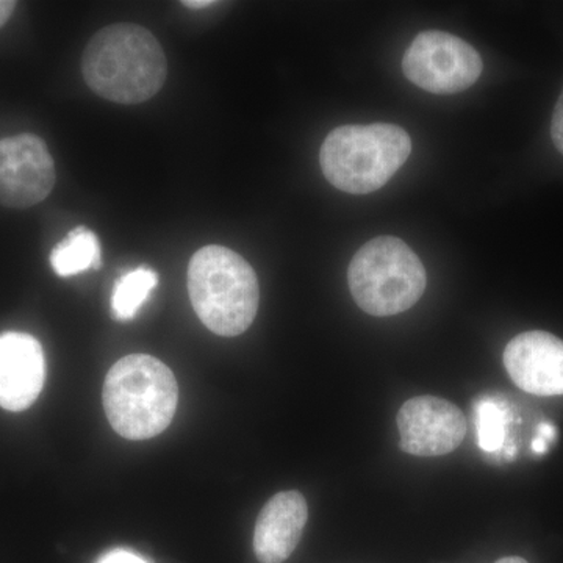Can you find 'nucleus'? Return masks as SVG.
Returning a JSON list of instances; mask_svg holds the SVG:
<instances>
[{"label":"nucleus","mask_w":563,"mask_h":563,"mask_svg":"<svg viewBox=\"0 0 563 563\" xmlns=\"http://www.w3.org/2000/svg\"><path fill=\"white\" fill-rule=\"evenodd\" d=\"M81 73L96 95L110 102L135 106L162 90L168 65L158 40L147 29L125 22L92 36Z\"/></svg>","instance_id":"nucleus-1"},{"label":"nucleus","mask_w":563,"mask_h":563,"mask_svg":"<svg viewBox=\"0 0 563 563\" xmlns=\"http://www.w3.org/2000/svg\"><path fill=\"white\" fill-rule=\"evenodd\" d=\"M111 428L128 440H150L166 431L176 415L179 387L158 358L132 354L111 366L102 391Z\"/></svg>","instance_id":"nucleus-2"},{"label":"nucleus","mask_w":563,"mask_h":563,"mask_svg":"<svg viewBox=\"0 0 563 563\" xmlns=\"http://www.w3.org/2000/svg\"><path fill=\"white\" fill-rule=\"evenodd\" d=\"M188 292L199 320L217 335H242L257 317V274L229 247L210 244L192 255Z\"/></svg>","instance_id":"nucleus-3"},{"label":"nucleus","mask_w":563,"mask_h":563,"mask_svg":"<svg viewBox=\"0 0 563 563\" xmlns=\"http://www.w3.org/2000/svg\"><path fill=\"white\" fill-rule=\"evenodd\" d=\"M410 152L412 140L399 125H342L325 136L320 163L333 187L350 195H368L395 176Z\"/></svg>","instance_id":"nucleus-4"},{"label":"nucleus","mask_w":563,"mask_h":563,"mask_svg":"<svg viewBox=\"0 0 563 563\" xmlns=\"http://www.w3.org/2000/svg\"><path fill=\"white\" fill-rule=\"evenodd\" d=\"M347 280L355 303L379 318L412 309L428 285L420 258L396 236L363 244L351 261Z\"/></svg>","instance_id":"nucleus-5"},{"label":"nucleus","mask_w":563,"mask_h":563,"mask_svg":"<svg viewBox=\"0 0 563 563\" xmlns=\"http://www.w3.org/2000/svg\"><path fill=\"white\" fill-rule=\"evenodd\" d=\"M484 63L472 44L446 32H421L402 58V73L432 95H457L472 88Z\"/></svg>","instance_id":"nucleus-6"},{"label":"nucleus","mask_w":563,"mask_h":563,"mask_svg":"<svg viewBox=\"0 0 563 563\" xmlns=\"http://www.w3.org/2000/svg\"><path fill=\"white\" fill-rule=\"evenodd\" d=\"M57 172L46 143L32 133L0 140V202L29 209L54 190Z\"/></svg>","instance_id":"nucleus-7"},{"label":"nucleus","mask_w":563,"mask_h":563,"mask_svg":"<svg viewBox=\"0 0 563 563\" xmlns=\"http://www.w3.org/2000/svg\"><path fill=\"white\" fill-rule=\"evenodd\" d=\"M401 450L415 457H442L461 446L466 435L465 415L455 404L437 396H417L398 412Z\"/></svg>","instance_id":"nucleus-8"},{"label":"nucleus","mask_w":563,"mask_h":563,"mask_svg":"<svg viewBox=\"0 0 563 563\" xmlns=\"http://www.w3.org/2000/svg\"><path fill=\"white\" fill-rule=\"evenodd\" d=\"M503 362L521 390L536 396L563 395V342L553 333H520L507 344Z\"/></svg>","instance_id":"nucleus-9"},{"label":"nucleus","mask_w":563,"mask_h":563,"mask_svg":"<svg viewBox=\"0 0 563 563\" xmlns=\"http://www.w3.org/2000/svg\"><path fill=\"white\" fill-rule=\"evenodd\" d=\"M46 380V358L35 336L24 332L0 335V407L27 410L38 399Z\"/></svg>","instance_id":"nucleus-10"},{"label":"nucleus","mask_w":563,"mask_h":563,"mask_svg":"<svg viewBox=\"0 0 563 563\" xmlns=\"http://www.w3.org/2000/svg\"><path fill=\"white\" fill-rule=\"evenodd\" d=\"M309 518L306 498L299 492L274 495L258 515L254 531V553L262 563L287 561L301 542Z\"/></svg>","instance_id":"nucleus-11"},{"label":"nucleus","mask_w":563,"mask_h":563,"mask_svg":"<svg viewBox=\"0 0 563 563\" xmlns=\"http://www.w3.org/2000/svg\"><path fill=\"white\" fill-rule=\"evenodd\" d=\"M51 265L62 277L76 276L90 268H101V243L90 229H74L54 247Z\"/></svg>","instance_id":"nucleus-12"},{"label":"nucleus","mask_w":563,"mask_h":563,"mask_svg":"<svg viewBox=\"0 0 563 563\" xmlns=\"http://www.w3.org/2000/svg\"><path fill=\"white\" fill-rule=\"evenodd\" d=\"M157 284V273L146 266L124 274L114 285L113 295H111V310L114 317L121 321L132 320Z\"/></svg>","instance_id":"nucleus-13"},{"label":"nucleus","mask_w":563,"mask_h":563,"mask_svg":"<svg viewBox=\"0 0 563 563\" xmlns=\"http://www.w3.org/2000/svg\"><path fill=\"white\" fill-rule=\"evenodd\" d=\"M477 442L487 453H495L506 439V409L493 399L477 404Z\"/></svg>","instance_id":"nucleus-14"},{"label":"nucleus","mask_w":563,"mask_h":563,"mask_svg":"<svg viewBox=\"0 0 563 563\" xmlns=\"http://www.w3.org/2000/svg\"><path fill=\"white\" fill-rule=\"evenodd\" d=\"M551 136H553L554 146L563 155V90L554 107L553 121H551Z\"/></svg>","instance_id":"nucleus-15"},{"label":"nucleus","mask_w":563,"mask_h":563,"mask_svg":"<svg viewBox=\"0 0 563 563\" xmlns=\"http://www.w3.org/2000/svg\"><path fill=\"white\" fill-rule=\"evenodd\" d=\"M555 435V429L551 424H542L539 428V435L532 442L533 453L542 454L547 451L548 442L553 440Z\"/></svg>","instance_id":"nucleus-16"},{"label":"nucleus","mask_w":563,"mask_h":563,"mask_svg":"<svg viewBox=\"0 0 563 563\" xmlns=\"http://www.w3.org/2000/svg\"><path fill=\"white\" fill-rule=\"evenodd\" d=\"M99 563H147L140 555L131 553V551L117 550L113 553L103 555Z\"/></svg>","instance_id":"nucleus-17"},{"label":"nucleus","mask_w":563,"mask_h":563,"mask_svg":"<svg viewBox=\"0 0 563 563\" xmlns=\"http://www.w3.org/2000/svg\"><path fill=\"white\" fill-rule=\"evenodd\" d=\"M14 9H16V2L0 0V27H3L9 22Z\"/></svg>","instance_id":"nucleus-18"},{"label":"nucleus","mask_w":563,"mask_h":563,"mask_svg":"<svg viewBox=\"0 0 563 563\" xmlns=\"http://www.w3.org/2000/svg\"><path fill=\"white\" fill-rule=\"evenodd\" d=\"M188 9H207V7L214 5L213 0H187V2H181Z\"/></svg>","instance_id":"nucleus-19"},{"label":"nucleus","mask_w":563,"mask_h":563,"mask_svg":"<svg viewBox=\"0 0 563 563\" xmlns=\"http://www.w3.org/2000/svg\"><path fill=\"white\" fill-rule=\"evenodd\" d=\"M496 563H528V562H526L525 559L515 558V555H512V558L499 559V561Z\"/></svg>","instance_id":"nucleus-20"}]
</instances>
